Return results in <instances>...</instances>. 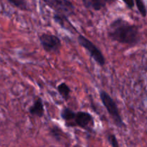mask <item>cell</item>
<instances>
[{
  "label": "cell",
  "mask_w": 147,
  "mask_h": 147,
  "mask_svg": "<svg viewBox=\"0 0 147 147\" xmlns=\"http://www.w3.org/2000/svg\"><path fill=\"white\" fill-rule=\"evenodd\" d=\"M39 40L45 51L57 54L61 48V40L57 36L53 34L42 33L39 36Z\"/></svg>",
  "instance_id": "cell-6"
},
{
  "label": "cell",
  "mask_w": 147,
  "mask_h": 147,
  "mask_svg": "<svg viewBox=\"0 0 147 147\" xmlns=\"http://www.w3.org/2000/svg\"><path fill=\"white\" fill-rule=\"evenodd\" d=\"M108 35L113 41L130 46L136 45L141 40L139 27L122 18L116 19L111 23Z\"/></svg>",
  "instance_id": "cell-1"
},
{
  "label": "cell",
  "mask_w": 147,
  "mask_h": 147,
  "mask_svg": "<svg viewBox=\"0 0 147 147\" xmlns=\"http://www.w3.org/2000/svg\"><path fill=\"white\" fill-rule=\"evenodd\" d=\"M108 1V4H112V3H113L115 1V0H107Z\"/></svg>",
  "instance_id": "cell-17"
},
{
  "label": "cell",
  "mask_w": 147,
  "mask_h": 147,
  "mask_svg": "<svg viewBox=\"0 0 147 147\" xmlns=\"http://www.w3.org/2000/svg\"><path fill=\"white\" fill-rule=\"evenodd\" d=\"M7 1L14 7L20 9V10H24V11L29 10L27 0H7Z\"/></svg>",
  "instance_id": "cell-12"
},
{
  "label": "cell",
  "mask_w": 147,
  "mask_h": 147,
  "mask_svg": "<svg viewBox=\"0 0 147 147\" xmlns=\"http://www.w3.org/2000/svg\"><path fill=\"white\" fill-rule=\"evenodd\" d=\"M123 1V3L125 4V5L127 7V8L131 9L134 8V4H135V1L134 0H122Z\"/></svg>",
  "instance_id": "cell-16"
},
{
  "label": "cell",
  "mask_w": 147,
  "mask_h": 147,
  "mask_svg": "<svg viewBox=\"0 0 147 147\" xmlns=\"http://www.w3.org/2000/svg\"><path fill=\"white\" fill-rule=\"evenodd\" d=\"M29 113L34 117L42 118L44 116L45 109L42 100L41 98H37L29 109Z\"/></svg>",
  "instance_id": "cell-8"
},
{
  "label": "cell",
  "mask_w": 147,
  "mask_h": 147,
  "mask_svg": "<svg viewBox=\"0 0 147 147\" xmlns=\"http://www.w3.org/2000/svg\"><path fill=\"white\" fill-rule=\"evenodd\" d=\"M50 134H51V136H53L56 141L59 142V141L61 140L63 131H62V130L59 127H57V126H56L52 127L50 130Z\"/></svg>",
  "instance_id": "cell-13"
},
{
  "label": "cell",
  "mask_w": 147,
  "mask_h": 147,
  "mask_svg": "<svg viewBox=\"0 0 147 147\" xmlns=\"http://www.w3.org/2000/svg\"><path fill=\"white\" fill-rule=\"evenodd\" d=\"M107 138H108V140H109V142L110 143V144L113 147L119 146V143H118V140L116 137V135L110 134L108 135Z\"/></svg>",
  "instance_id": "cell-15"
},
{
  "label": "cell",
  "mask_w": 147,
  "mask_h": 147,
  "mask_svg": "<svg viewBox=\"0 0 147 147\" xmlns=\"http://www.w3.org/2000/svg\"><path fill=\"white\" fill-rule=\"evenodd\" d=\"M57 90L59 94L65 100H67L70 98L71 90H70V88L65 83H61L60 84H59L57 87Z\"/></svg>",
  "instance_id": "cell-11"
},
{
  "label": "cell",
  "mask_w": 147,
  "mask_h": 147,
  "mask_svg": "<svg viewBox=\"0 0 147 147\" xmlns=\"http://www.w3.org/2000/svg\"><path fill=\"white\" fill-rule=\"evenodd\" d=\"M76 112L73 111L72 109H69V108L65 107L61 111V113H60V116H61V119H63L65 121V126H67L71 123L72 121L74 119L75 116H76Z\"/></svg>",
  "instance_id": "cell-10"
},
{
  "label": "cell",
  "mask_w": 147,
  "mask_h": 147,
  "mask_svg": "<svg viewBox=\"0 0 147 147\" xmlns=\"http://www.w3.org/2000/svg\"><path fill=\"white\" fill-rule=\"evenodd\" d=\"M78 42L80 46L86 49L90 55V57L94 60V61L101 67H103L106 64V58L102 53V52L98 48L97 46L93 44L90 40L86 38L85 36L79 34L78 36Z\"/></svg>",
  "instance_id": "cell-3"
},
{
  "label": "cell",
  "mask_w": 147,
  "mask_h": 147,
  "mask_svg": "<svg viewBox=\"0 0 147 147\" xmlns=\"http://www.w3.org/2000/svg\"><path fill=\"white\" fill-rule=\"evenodd\" d=\"M86 8L99 11L106 7L108 4L107 0H82Z\"/></svg>",
  "instance_id": "cell-9"
},
{
  "label": "cell",
  "mask_w": 147,
  "mask_h": 147,
  "mask_svg": "<svg viewBox=\"0 0 147 147\" xmlns=\"http://www.w3.org/2000/svg\"><path fill=\"white\" fill-rule=\"evenodd\" d=\"M135 3L141 15L143 17H146L147 15V10L144 1L142 0H135Z\"/></svg>",
  "instance_id": "cell-14"
},
{
  "label": "cell",
  "mask_w": 147,
  "mask_h": 147,
  "mask_svg": "<svg viewBox=\"0 0 147 147\" xmlns=\"http://www.w3.org/2000/svg\"><path fill=\"white\" fill-rule=\"evenodd\" d=\"M55 13L63 14L67 17L75 14V6L69 0H42Z\"/></svg>",
  "instance_id": "cell-4"
},
{
  "label": "cell",
  "mask_w": 147,
  "mask_h": 147,
  "mask_svg": "<svg viewBox=\"0 0 147 147\" xmlns=\"http://www.w3.org/2000/svg\"><path fill=\"white\" fill-rule=\"evenodd\" d=\"M68 18L69 17H67V16L55 12L54 13V15H53V19H54L55 22L57 23L62 28L65 29V30H67V31H70L72 33H74L75 32H78V31L75 28L74 26L69 21Z\"/></svg>",
  "instance_id": "cell-7"
},
{
  "label": "cell",
  "mask_w": 147,
  "mask_h": 147,
  "mask_svg": "<svg viewBox=\"0 0 147 147\" xmlns=\"http://www.w3.org/2000/svg\"><path fill=\"white\" fill-rule=\"evenodd\" d=\"M95 126L94 118L90 113L86 111L76 113L74 119L67 127H80L88 132H92Z\"/></svg>",
  "instance_id": "cell-5"
},
{
  "label": "cell",
  "mask_w": 147,
  "mask_h": 147,
  "mask_svg": "<svg viewBox=\"0 0 147 147\" xmlns=\"http://www.w3.org/2000/svg\"><path fill=\"white\" fill-rule=\"evenodd\" d=\"M100 98L109 114L113 119L115 125L119 128L126 127V124L121 116L117 105L110 95L102 90L100 91Z\"/></svg>",
  "instance_id": "cell-2"
}]
</instances>
